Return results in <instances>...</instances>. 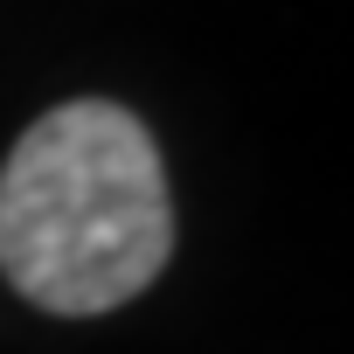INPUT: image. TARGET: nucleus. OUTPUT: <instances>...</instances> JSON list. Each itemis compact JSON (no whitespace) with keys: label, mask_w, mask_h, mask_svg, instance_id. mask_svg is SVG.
<instances>
[{"label":"nucleus","mask_w":354,"mask_h":354,"mask_svg":"<svg viewBox=\"0 0 354 354\" xmlns=\"http://www.w3.org/2000/svg\"><path fill=\"white\" fill-rule=\"evenodd\" d=\"M167 257V160L132 104H49L0 160V278L35 313L104 319L153 292Z\"/></svg>","instance_id":"f257e3e1"}]
</instances>
